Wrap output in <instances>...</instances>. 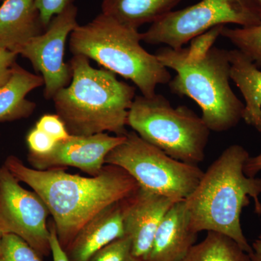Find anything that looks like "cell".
I'll return each mask as SVG.
<instances>
[{
    "label": "cell",
    "instance_id": "1",
    "mask_svg": "<svg viewBox=\"0 0 261 261\" xmlns=\"http://www.w3.org/2000/svg\"><path fill=\"white\" fill-rule=\"evenodd\" d=\"M5 166L45 202L65 250L89 220L140 187L124 169L113 165H106L102 172L92 177L71 174L61 168L40 171L29 168L15 156H9Z\"/></svg>",
    "mask_w": 261,
    "mask_h": 261
},
{
    "label": "cell",
    "instance_id": "2",
    "mask_svg": "<svg viewBox=\"0 0 261 261\" xmlns=\"http://www.w3.org/2000/svg\"><path fill=\"white\" fill-rule=\"evenodd\" d=\"M224 27L196 38L191 47H163L154 53L166 68L176 72L168 83L171 92L193 99L211 132H226L238 126L245 108L230 86L228 50L213 47Z\"/></svg>",
    "mask_w": 261,
    "mask_h": 261
},
{
    "label": "cell",
    "instance_id": "3",
    "mask_svg": "<svg viewBox=\"0 0 261 261\" xmlns=\"http://www.w3.org/2000/svg\"><path fill=\"white\" fill-rule=\"evenodd\" d=\"M249 158L250 154L243 146H229L204 171L185 202L194 233H222L250 255L252 246L244 234L240 218L251 198L255 213L260 216L261 178L245 174L244 168Z\"/></svg>",
    "mask_w": 261,
    "mask_h": 261
},
{
    "label": "cell",
    "instance_id": "4",
    "mask_svg": "<svg viewBox=\"0 0 261 261\" xmlns=\"http://www.w3.org/2000/svg\"><path fill=\"white\" fill-rule=\"evenodd\" d=\"M69 85L53 97L56 113L70 135L114 133L125 136L127 117L136 97L135 87L121 82L116 74L97 69L82 55L70 61Z\"/></svg>",
    "mask_w": 261,
    "mask_h": 261
},
{
    "label": "cell",
    "instance_id": "5",
    "mask_svg": "<svg viewBox=\"0 0 261 261\" xmlns=\"http://www.w3.org/2000/svg\"><path fill=\"white\" fill-rule=\"evenodd\" d=\"M142 33L104 13L85 25H79L70 35L73 56L94 60L105 69L132 81L145 97L156 94L159 84H168L171 75L155 55L141 45Z\"/></svg>",
    "mask_w": 261,
    "mask_h": 261
},
{
    "label": "cell",
    "instance_id": "6",
    "mask_svg": "<svg viewBox=\"0 0 261 261\" xmlns=\"http://www.w3.org/2000/svg\"><path fill=\"white\" fill-rule=\"evenodd\" d=\"M126 124L173 159L193 165L205 160L211 130L190 108H173L161 94L136 96Z\"/></svg>",
    "mask_w": 261,
    "mask_h": 261
},
{
    "label": "cell",
    "instance_id": "7",
    "mask_svg": "<svg viewBox=\"0 0 261 261\" xmlns=\"http://www.w3.org/2000/svg\"><path fill=\"white\" fill-rule=\"evenodd\" d=\"M125 136L106 156V165L123 168L141 188L173 200H185L194 191L204 173L197 165L173 159L135 132Z\"/></svg>",
    "mask_w": 261,
    "mask_h": 261
},
{
    "label": "cell",
    "instance_id": "8",
    "mask_svg": "<svg viewBox=\"0 0 261 261\" xmlns=\"http://www.w3.org/2000/svg\"><path fill=\"white\" fill-rule=\"evenodd\" d=\"M260 23L261 13L255 0H201L185 9L173 10L154 22L142 33V41L180 49L219 25L233 23L249 27Z\"/></svg>",
    "mask_w": 261,
    "mask_h": 261
},
{
    "label": "cell",
    "instance_id": "9",
    "mask_svg": "<svg viewBox=\"0 0 261 261\" xmlns=\"http://www.w3.org/2000/svg\"><path fill=\"white\" fill-rule=\"evenodd\" d=\"M49 214L37 192L23 188L5 165L0 168V226L4 233L23 239L40 255H49Z\"/></svg>",
    "mask_w": 261,
    "mask_h": 261
},
{
    "label": "cell",
    "instance_id": "10",
    "mask_svg": "<svg viewBox=\"0 0 261 261\" xmlns=\"http://www.w3.org/2000/svg\"><path fill=\"white\" fill-rule=\"evenodd\" d=\"M78 9L71 3L56 15L45 32L33 38L19 51L32 63L34 70L44 80L45 99H53L61 89L69 85L72 80L70 63L64 61L67 39L79 24Z\"/></svg>",
    "mask_w": 261,
    "mask_h": 261
},
{
    "label": "cell",
    "instance_id": "11",
    "mask_svg": "<svg viewBox=\"0 0 261 261\" xmlns=\"http://www.w3.org/2000/svg\"><path fill=\"white\" fill-rule=\"evenodd\" d=\"M125 139L126 136H111L108 133L71 135L67 140L57 142L54 148L47 154L29 152L28 161L33 168L40 171L71 166L96 176L106 166V156Z\"/></svg>",
    "mask_w": 261,
    "mask_h": 261
},
{
    "label": "cell",
    "instance_id": "12",
    "mask_svg": "<svg viewBox=\"0 0 261 261\" xmlns=\"http://www.w3.org/2000/svg\"><path fill=\"white\" fill-rule=\"evenodd\" d=\"M177 202L141 187L121 201L125 235L135 257L145 261L161 221Z\"/></svg>",
    "mask_w": 261,
    "mask_h": 261
},
{
    "label": "cell",
    "instance_id": "13",
    "mask_svg": "<svg viewBox=\"0 0 261 261\" xmlns=\"http://www.w3.org/2000/svg\"><path fill=\"white\" fill-rule=\"evenodd\" d=\"M123 236L121 201L103 209L86 223L65 252L70 261H89L96 252Z\"/></svg>",
    "mask_w": 261,
    "mask_h": 261
},
{
    "label": "cell",
    "instance_id": "14",
    "mask_svg": "<svg viewBox=\"0 0 261 261\" xmlns=\"http://www.w3.org/2000/svg\"><path fill=\"white\" fill-rule=\"evenodd\" d=\"M185 200L171 207L160 224L145 261H180L196 244Z\"/></svg>",
    "mask_w": 261,
    "mask_h": 261
},
{
    "label": "cell",
    "instance_id": "15",
    "mask_svg": "<svg viewBox=\"0 0 261 261\" xmlns=\"http://www.w3.org/2000/svg\"><path fill=\"white\" fill-rule=\"evenodd\" d=\"M46 28L35 0H3L0 5V48L19 54Z\"/></svg>",
    "mask_w": 261,
    "mask_h": 261
},
{
    "label": "cell",
    "instance_id": "16",
    "mask_svg": "<svg viewBox=\"0 0 261 261\" xmlns=\"http://www.w3.org/2000/svg\"><path fill=\"white\" fill-rule=\"evenodd\" d=\"M230 78L245 100L243 120L261 133V70L239 49L228 50Z\"/></svg>",
    "mask_w": 261,
    "mask_h": 261
},
{
    "label": "cell",
    "instance_id": "17",
    "mask_svg": "<svg viewBox=\"0 0 261 261\" xmlns=\"http://www.w3.org/2000/svg\"><path fill=\"white\" fill-rule=\"evenodd\" d=\"M44 84L42 75L31 73L15 63L11 76L0 88V123L28 118L35 111L36 103L27 94Z\"/></svg>",
    "mask_w": 261,
    "mask_h": 261
},
{
    "label": "cell",
    "instance_id": "18",
    "mask_svg": "<svg viewBox=\"0 0 261 261\" xmlns=\"http://www.w3.org/2000/svg\"><path fill=\"white\" fill-rule=\"evenodd\" d=\"M181 0H102V13L137 29L173 11Z\"/></svg>",
    "mask_w": 261,
    "mask_h": 261
},
{
    "label": "cell",
    "instance_id": "19",
    "mask_svg": "<svg viewBox=\"0 0 261 261\" xmlns=\"http://www.w3.org/2000/svg\"><path fill=\"white\" fill-rule=\"evenodd\" d=\"M180 261H252L234 240L222 233L207 231L205 238L195 244Z\"/></svg>",
    "mask_w": 261,
    "mask_h": 261
},
{
    "label": "cell",
    "instance_id": "20",
    "mask_svg": "<svg viewBox=\"0 0 261 261\" xmlns=\"http://www.w3.org/2000/svg\"><path fill=\"white\" fill-rule=\"evenodd\" d=\"M221 36L228 39L257 68L261 67V23L249 27L228 29L224 27Z\"/></svg>",
    "mask_w": 261,
    "mask_h": 261
},
{
    "label": "cell",
    "instance_id": "21",
    "mask_svg": "<svg viewBox=\"0 0 261 261\" xmlns=\"http://www.w3.org/2000/svg\"><path fill=\"white\" fill-rule=\"evenodd\" d=\"M0 261H42L40 255L23 239L4 233L0 240Z\"/></svg>",
    "mask_w": 261,
    "mask_h": 261
},
{
    "label": "cell",
    "instance_id": "22",
    "mask_svg": "<svg viewBox=\"0 0 261 261\" xmlns=\"http://www.w3.org/2000/svg\"><path fill=\"white\" fill-rule=\"evenodd\" d=\"M89 261H144L132 252V241L128 236L115 240L96 252Z\"/></svg>",
    "mask_w": 261,
    "mask_h": 261
},
{
    "label": "cell",
    "instance_id": "23",
    "mask_svg": "<svg viewBox=\"0 0 261 261\" xmlns=\"http://www.w3.org/2000/svg\"><path fill=\"white\" fill-rule=\"evenodd\" d=\"M35 127L51 137L56 142L67 140L70 137L64 122L57 114H45L39 118Z\"/></svg>",
    "mask_w": 261,
    "mask_h": 261
},
{
    "label": "cell",
    "instance_id": "24",
    "mask_svg": "<svg viewBox=\"0 0 261 261\" xmlns=\"http://www.w3.org/2000/svg\"><path fill=\"white\" fill-rule=\"evenodd\" d=\"M27 142L29 152L44 154L54 148L57 142L42 130L34 127L27 135Z\"/></svg>",
    "mask_w": 261,
    "mask_h": 261
},
{
    "label": "cell",
    "instance_id": "25",
    "mask_svg": "<svg viewBox=\"0 0 261 261\" xmlns=\"http://www.w3.org/2000/svg\"><path fill=\"white\" fill-rule=\"evenodd\" d=\"M73 2L74 0H35L44 27L47 28L51 19Z\"/></svg>",
    "mask_w": 261,
    "mask_h": 261
},
{
    "label": "cell",
    "instance_id": "26",
    "mask_svg": "<svg viewBox=\"0 0 261 261\" xmlns=\"http://www.w3.org/2000/svg\"><path fill=\"white\" fill-rule=\"evenodd\" d=\"M18 55L0 48V88L9 80Z\"/></svg>",
    "mask_w": 261,
    "mask_h": 261
},
{
    "label": "cell",
    "instance_id": "27",
    "mask_svg": "<svg viewBox=\"0 0 261 261\" xmlns=\"http://www.w3.org/2000/svg\"><path fill=\"white\" fill-rule=\"evenodd\" d=\"M50 231V248L53 261H70L57 236L56 227L53 222L49 226Z\"/></svg>",
    "mask_w": 261,
    "mask_h": 261
},
{
    "label": "cell",
    "instance_id": "28",
    "mask_svg": "<svg viewBox=\"0 0 261 261\" xmlns=\"http://www.w3.org/2000/svg\"><path fill=\"white\" fill-rule=\"evenodd\" d=\"M261 171V153L255 157L249 158L245 163L244 171L248 176H256Z\"/></svg>",
    "mask_w": 261,
    "mask_h": 261
},
{
    "label": "cell",
    "instance_id": "29",
    "mask_svg": "<svg viewBox=\"0 0 261 261\" xmlns=\"http://www.w3.org/2000/svg\"><path fill=\"white\" fill-rule=\"evenodd\" d=\"M251 246L252 252L250 256L252 261H261V234L254 241Z\"/></svg>",
    "mask_w": 261,
    "mask_h": 261
},
{
    "label": "cell",
    "instance_id": "30",
    "mask_svg": "<svg viewBox=\"0 0 261 261\" xmlns=\"http://www.w3.org/2000/svg\"><path fill=\"white\" fill-rule=\"evenodd\" d=\"M255 3H256L257 7H258L259 10H260L261 13V0H255Z\"/></svg>",
    "mask_w": 261,
    "mask_h": 261
},
{
    "label": "cell",
    "instance_id": "31",
    "mask_svg": "<svg viewBox=\"0 0 261 261\" xmlns=\"http://www.w3.org/2000/svg\"><path fill=\"white\" fill-rule=\"evenodd\" d=\"M4 234V231L2 229L1 226H0V240H1L2 237Z\"/></svg>",
    "mask_w": 261,
    "mask_h": 261
},
{
    "label": "cell",
    "instance_id": "32",
    "mask_svg": "<svg viewBox=\"0 0 261 261\" xmlns=\"http://www.w3.org/2000/svg\"><path fill=\"white\" fill-rule=\"evenodd\" d=\"M0 2H1V0H0Z\"/></svg>",
    "mask_w": 261,
    "mask_h": 261
}]
</instances>
